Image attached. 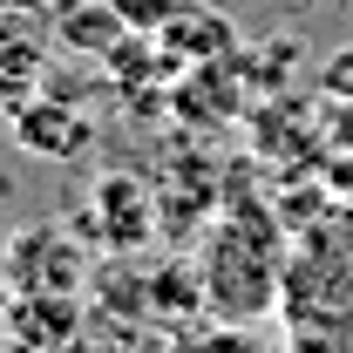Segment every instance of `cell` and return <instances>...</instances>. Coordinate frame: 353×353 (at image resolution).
<instances>
[{
  "mask_svg": "<svg viewBox=\"0 0 353 353\" xmlns=\"http://www.w3.org/2000/svg\"><path fill=\"white\" fill-rule=\"evenodd\" d=\"M197 279H204V312L211 319L252 326L285 292V224L265 204H231L211 224V238L197 245Z\"/></svg>",
  "mask_w": 353,
  "mask_h": 353,
  "instance_id": "6da1fadb",
  "label": "cell"
},
{
  "mask_svg": "<svg viewBox=\"0 0 353 353\" xmlns=\"http://www.w3.org/2000/svg\"><path fill=\"white\" fill-rule=\"evenodd\" d=\"M7 285L14 292H82L88 279V252L68 238V231H54V224H28L14 245H7Z\"/></svg>",
  "mask_w": 353,
  "mask_h": 353,
  "instance_id": "7a4b0ae2",
  "label": "cell"
},
{
  "mask_svg": "<svg viewBox=\"0 0 353 353\" xmlns=\"http://www.w3.org/2000/svg\"><path fill=\"white\" fill-rule=\"evenodd\" d=\"M150 231H157V197H150L136 176L109 170L88 190L82 238H95V252H136V245H150Z\"/></svg>",
  "mask_w": 353,
  "mask_h": 353,
  "instance_id": "3957f363",
  "label": "cell"
},
{
  "mask_svg": "<svg viewBox=\"0 0 353 353\" xmlns=\"http://www.w3.org/2000/svg\"><path fill=\"white\" fill-rule=\"evenodd\" d=\"M14 143L28 157H48V163H75V157H88V143H95V123H88L68 95L48 88V95H34V102L14 109Z\"/></svg>",
  "mask_w": 353,
  "mask_h": 353,
  "instance_id": "277c9868",
  "label": "cell"
},
{
  "mask_svg": "<svg viewBox=\"0 0 353 353\" xmlns=\"http://www.w3.org/2000/svg\"><path fill=\"white\" fill-rule=\"evenodd\" d=\"M7 333H14V347L61 353L75 333H82V299H75V292H14Z\"/></svg>",
  "mask_w": 353,
  "mask_h": 353,
  "instance_id": "5b68a950",
  "label": "cell"
},
{
  "mask_svg": "<svg viewBox=\"0 0 353 353\" xmlns=\"http://www.w3.org/2000/svg\"><path fill=\"white\" fill-rule=\"evenodd\" d=\"M61 41L68 48H88V54H116V48L130 41V28H123V7H61Z\"/></svg>",
  "mask_w": 353,
  "mask_h": 353,
  "instance_id": "8992f818",
  "label": "cell"
},
{
  "mask_svg": "<svg viewBox=\"0 0 353 353\" xmlns=\"http://www.w3.org/2000/svg\"><path fill=\"white\" fill-rule=\"evenodd\" d=\"M326 176L353 183V88L333 95V116H326Z\"/></svg>",
  "mask_w": 353,
  "mask_h": 353,
  "instance_id": "52a82bcc",
  "label": "cell"
},
{
  "mask_svg": "<svg viewBox=\"0 0 353 353\" xmlns=\"http://www.w3.org/2000/svg\"><path fill=\"white\" fill-rule=\"evenodd\" d=\"M204 353H259V347L245 340V326H238V319H224V333H218V340H211Z\"/></svg>",
  "mask_w": 353,
  "mask_h": 353,
  "instance_id": "ba28073f",
  "label": "cell"
},
{
  "mask_svg": "<svg viewBox=\"0 0 353 353\" xmlns=\"http://www.w3.org/2000/svg\"><path fill=\"white\" fill-rule=\"evenodd\" d=\"M279 7H292V0H279Z\"/></svg>",
  "mask_w": 353,
  "mask_h": 353,
  "instance_id": "9c48e42d",
  "label": "cell"
}]
</instances>
